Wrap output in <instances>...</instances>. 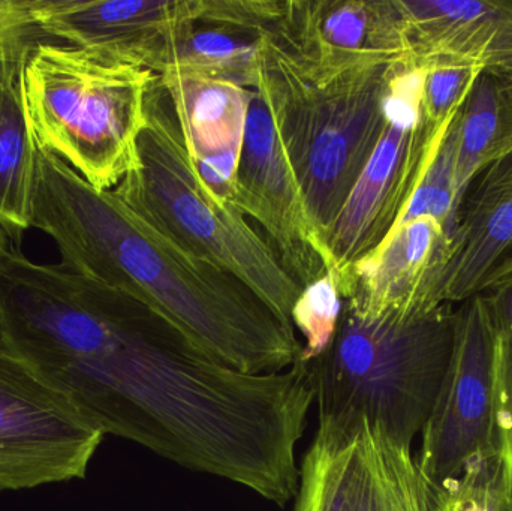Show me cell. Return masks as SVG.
Instances as JSON below:
<instances>
[{"mask_svg":"<svg viewBox=\"0 0 512 511\" xmlns=\"http://www.w3.org/2000/svg\"><path fill=\"white\" fill-rule=\"evenodd\" d=\"M32 227L54 240L63 267L143 300L236 371L279 374L300 357L295 330L251 288L183 245L152 213L98 191L38 146Z\"/></svg>","mask_w":512,"mask_h":511,"instance_id":"obj_1","label":"cell"},{"mask_svg":"<svg viewBox=\"0 0 512 511\" xmlns=\"http://www.w3.org/2000/svg\"><path fill=\"white\" fill-rule=\"evenodd\" d=\"M456 326L457 309L450 303L379 317L343 305L333 342L307 365L318 431L354 434L367 422L412 447L441 390Z\"/></svg>","mask_w":512,"mask_h":511,"instance_id":"obj_2","label":"cell"},{"mask_svg":"<svg viewBox=\"0 0 512 511\" xmlns=\"http://www.w3.org/2000/svg\"><path fill=\"white\" fill-rule=\"evenodd\" d=\"M394 65L316 72L295 62L271 35L265 39L261 80L310 218L325 245L384 134Z\"/></svg>","mask_w":512,"mask_h":511,"instance_id":"obj_3","label":"cell"},{"mask_svg":"<svg viewBox=\"0 0 512 511\" xmlns=\"http://www.w3.org/2000/svg\"><path fill=\"white\" fill-rule=\"evenodd\" d=\"M137 147V165L111 189L113 194L152 213L183 245L236 276L294 329L291 314L300 285L280 266L242 210L201 177L158 74L147 92Z\"/></svg>","mask_w":512,"mask_h":511,"instance_id":"obj_4","label":"cell"},{"mask_svg":"<svg viewBox=\"0 0 512 511\" xmlns=\"http://www.w3.org/2000/svg\"><path fill=\"white\" fill-rule=\"evenodd\" d=\"M155 75L96 51L39 42L23 74L24 114L33 141L93 188L111 191L137 165Z\"/></svg>","mask_w":512,"mask_h":511,"instance_id":"obj_5","label":"cell"},{"mask_svg":"<svg viewBox=\"0 0 512 511\" xmlns=\"http://www.w3.org/2000/svg\"><path fill=\"white\" fill-rule=\"evenodd\" d=\"M424 75L426 66L412 60L396 63L391 69L384 134L327 234L336 281L372 254L396 227L436 146L454 120L441 129L427 123Z\"/></svg>","mask_w":512,"mask_h":511,"instance_id":"obj_6","label":"cell"},{"mask_svg":"<svg viewBox=\"0 0 512 511\" xmlns=\"http://www.w3.org/2000/svg\"><path fill=\"white\" fill-rule=\"evenodd\" d=\"M496 335L484 297L457 309L456 342L417 459L432 489L495 464Z\"/></svg>","mask_w":512,"mask_h":511,"instance_id":"obj_7","label":"cell"},{"mask_svg":"<svg viewBox=\"0 0 512 511\" xmlns=\"http://www.w3.org/2000/svg\"><path fill=\"white\" fill-rule=\"evenodd\" d=\"M104 437L0 342V492L84 479Z\"/></svg>","mask_w":512,"mask_h":511,"instance_id":"obj_8","label":"cell"},{"mask_svg":"<svg viewBox=\"0 0 512 511\" xmlns=\"http://www.w3.org/2000/svg\"><path fill=\"white\" fill-rule=\"evenodd\" d=\"M234 204L258 224L280 266L301 290L333 273L327 245L310 218L283 147L261 74L249 102Z\"/></svg>","mask_w":512,"mask_h":511,"instance_id":"obj_9","label":"cell"},{"mask_svg":"<svg viewBox=\"0 0 512 511\" xmlns=\"http://www.w3.org/2000/svg\"><path fill=\"white\" fill-rule=\"evenodd\" d=\"M271 38L318 72L409 60L397 0H286Z\"/></svg>","mask_w":512,"mask_h":511,"instance_id":"obj_10","label":"cell"},{"mask_svg":"<svg viewBox=\"0 0 512 511\" xmlns=\"http://www.w3.org/2000/svg\"><path fill=\"white\" fill-rule=\"evenodd\" d=\"M194 0H39V27L65 42L161 74Z\"/></svg>","mask_w":512,"mask_h":511,"instance_id":"obj_11","label":"cell"},{"mask_svg":"<svg viewBox=\"0 0 512 511\" xmlns=\"http://www.w3.org/2000/svg\"><path fill=\"white\" fill-rule=\"evenodd\" d=\"M450 236L432 218L394 228L387 239L337 281L343 305L366 317L430 311Z\"/></svg>","mask_w":512,"mask_h":511,"instance_id":"obj_12","label":"cell"},{"mask_svg":"<svg viewBox=\"0 0 512 511\" xmlns=\"http://www.w3.org/2000/svg\"><path fill=\"white\" fill-rule=\"evenodd\" d=\"M512 275V152L469 185L436 285V303H463Z\"/></svg>","mask_w":512,"mask_h":511,"instance_id":"obj_13","label":"cell"},{"mask_svg":"<svg viewBox=\"0 0 512 511\" xmlns=\"http://www.w3.org/2000/svg\"><path fill=\"white\" fill-rule=\"evenodd\" d=\"M158 75L195 167L216 194L234 203L252 90L179 72Z\"/></svg>","mask_w":512,"mask_h":511,"instance_id":"obj_14","label":"cell"},{"mask_svg":"<svg viewBox=\"0 0 512 511\" xmlns=\"http://www.w3.org/2000/svg\"><path fill=\"white\" fill-rule=\"evenodd\" d=\"M409 59L492 68L512 56V0H397Z\"/></svg>","mask_w":512,"mask_h":511,"instance_id":"obj_15","label":"cell"},{"mask_svg":"<svg viewBox=\"0 0 512 511\" xmlns=\"http://www.w3.org/2000/svg\"><path fill=\"white\" fill-rule=\"evenodd\" d=\"M294 500L297 511H384L366 422L354 434L316 432Z\"/></svg>","mask_w":512,"mask_h":511,"instance_id":"obj_16","label":"cell"},{"mask_svg":"<svg viewBox=\"0 0 512 511\" xmlns=\"http://www.w3.org/2000/svg\"><path fill=\"white\" fill-rule=\"evenodd\" d=\"M268 36L228 18L218 0H194L192 18L177 33L161 74L179 72L254 90Z\"/></svg>","mask_w":512,"mask_h":511,"instance_id":"obj_17","label":"cell"},{"mask_svg":"<svg viewBox=\"0 0 512 511\" xmlns=\"http://www.w3.org/2000/svg\"><path fill=\"white\" fill-rule=\"evenodd\" d=\"M32 48L0 53V221L15 242L32 221L36 146L27 128L23 74Z\"/></svg>","mask_w":512,"mask_h":511,"instance_id":"obj_18","label":"cell"},{"mask_svg":"<svg viewBox=\"0 0 512 511\" xmlns=\"http://www.w3.org/2000/svg\"><path fill=\"white\" fill-rule=\"evenodd\" d=\"M454 126L457 188L463 198L484 168L512 152V90L492 68L475 81Z\"/></svg>","mask_w":512,"mask_h":511,"instance_id":"obj_19","label":"cell"},{"mask_svg":"<svg viewBox=\"0 0 512 511\" xmlns=\"http://www.w3.org/2000/svg\"><path fill=\"white\" fill-rule=\"evenodd\" d=\"M460 111V110H459ZM456 117L436 146L426 170L396 227L420 218L435 219L451 237L459 219L462 195L457 188ZM393 228V230H394ZM391 230V231H393Z\"/></svg>","mask_w":512,"mask_h":511,"instance_id":"obj_20","label":"cell"},{"mask_svg":"<svg viewBox=\"0 0 512 511\" xmlns=\"http://www.w3.org/2000/svg\"><path fill=\"white\" fill-rule=\"evenodd\" d=\"M367 425L370 449L381 486L384 511H432V492L412 447L388 437L378 426Z\"/></svg>","mask_w":512,"mask_h":511,"instance_id":"obj_21","label":"cell"},{"mask_svg":"<svg viewBox=\"0 0 512 511\" xmlns=\"http://www.w3.org/2000/svg\"><path fill=\"white\" fill-rule=\"evenodd\" d=\"M343 299L333 273L301 290L292 309L291 323L304 339L297 362L310 365L322 356L336 336Z\"/></svg>","mask_w":512,"mask_h":511,"instance_id":"obj_22","label":"cell"},{"mask_svg":"<svg viewBox=\"0 0 512 511\" xmlns=\"http://www.w3.org/2000/svg\"><path fill=\"white\" fill-rule=\"evenodd\" d=\"M426 66L423 111L433 129L444 128L465 104L475 81L486 66L465 60H436Z\"/></svg>","mask_w":512,"mask_h":511,"instance_id":"obj_23","label":"cell"},{"mask_svg":"<svg viewBox=\"0 0 512 511\" xmlns=\"http://www.w3.org/2000/svg\"><path fill=\"white\" fill-rule=\"evenodd\" d=\"M495 456L502 491L512 503V344L501 341L498 336L495 347Z\"/></svg>","mask_w":512,"mask_h":511,"instance_id":"obj_24","label":"cell"},{"mask_svg":"<svg viewBox=\"0 0 512 511\" xmlns=\"http://www.w3.org/2000/svg\"><path fill=\"white\" fill-rule=\"evenodd\" d=\"M498 465L492 464L460 482L432 489V511H493Z\"/></svg>","mask_w":512,"mask_h":511,"instance_id":"obj_25","label":"cell"},{"mask_svg":"<svg viewBox=\"0 0 512 511\" xmlns=\"http://www.w3.org/2000/svg\"><path fill=\"white\" fill-rule=\"evenodd\" d=\"M39 0H0V53L50 42L39 27Z\"/></svg>","mask_w":512,"mask_h":511,"instance_id":"obj_26","label":"cell"},{"mask_svg":"<svg viewBox=\"0 0 512 511\" xmlns=\"http://www.w3.org/2000/svg\"><path fill=\"white\" fill-rule=\"evenodd\" d=\"M486 302L496 336L512 344V275L481 294Z\"/></svg>","mask_w":512,"mask_h":511,"instance_id":"obj_27","label":"cell"},{"mask_svg":"<svg viewBox=\"0 0 512 511\" xmlns=\"http://www.w3.org/2000/svg\"><path fill=\"white\" fill-rule=\"evenodd\" d=\"M15 248H17V246H15L14 236H12L11 231L5 227V224L0 221V261L8 257Z\"/></svg>","mask_w":512,"mask_h":511,"instance_id":"obj_28","label":"cell"},{"mask_svg":"<svg viewBox=\"0 0 512 511\" xmlns=\"http://www.w3.org/2000/svg\"><path fill=\"white\" fill-rule=\"evenodd\" d=\"M493 511H512V503L502 491L499 474L493 489Z\"/></svg>","mask_w":512,"mask_h":511,"instance_id":"obj_29","label":"cell"},{"mask_svg":"<svg viewBox=\"0 0 512 511\" xmlns=\"http://www.w3.org/2000/svg\"><path fill=\"white\" fill-rule=\"evenodd\" d=\"M493 71L508 84V87L512 90V56L502 60L498 65L492 66Z\"/></svg>","mask_w":512,"mask_h":511,"instance_id":"obj_30","label":"cell"},{"mask_svg":"<svg viewBox=\"0 0 512 511\" xmlns=\"http://www.w3.org/2000/svg\"><path fill=\"white\" fill-rule=\"evenodd\" d=\"M292 511H297V510H292Z\"/></svg>","mask_w":512,"mask_h":511,"instance_id":"obj_31","label":"cell"}]
</instances>
